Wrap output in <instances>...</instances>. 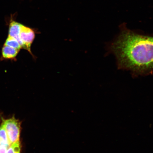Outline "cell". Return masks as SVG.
Wrapping results in <instances>:
<instances>
[{"instance_id":"obj_1","label":"cell","mask_w":153,"mask_h":153,"mask_svg":"<svg viewBox=\"0 0 153 153\" xmlns=\"http://www.w3.org/2000/svg\"><path fill=\"white\" fill-rule=\"evenodd\" d=\"M111 49L120 68L139 74L153 70V37L140 35L126 29L112 44Z\"/></svg>"},{"instance_id":"obj_2","label":"cell","mask_w":153,"mask_h":153,"mask_svg":"<svg viewBox=\"0 0 153 153\" xmlns=\"http://www.w3.org/2000/svg\"><path fill=\"white\" fill-rule=\"evenodd\" d=\"M4 126L10 145L19 141L20 124L15 118L4 120L2 124Z\"/></svg>"},{"instance_id":"obj_3","label":"cell","mask_w":153,"mask_h":153,"mask_svg":"<svg viewBox=\"0 0 153 153\" xmlns=\"http://www.w3.org/2000/svg\"><path fill=\"white\" fill-rule=\"evenodd\" d=\"M34 38L35 33L33 30L32 29L22 24L19 35V43L22 48L32 53L30 48Z\"/></svg>"},{"instance_id":"obj_4","label":"cell","mask_w":153,"mask_h":153,"mask_svg":"<svg viewBox=\"0 0 153 153\" xmlns=\"http://www.w3.org/2000/svg\"><path fill=\"white\" fill-rule=\"evenodd\" d=\"M21 24L14 20H11L9 26L8 36L15 38L19 43Z\"/></svg>"},{"instance_id":"obj_5","label":"cell","mask_w":153,"mask_h":153,"mask_svg":"<svg viewBox=\"0 0 153 153\" xmlns=\"http://www.w3.org/2000/svg\"><path fill=\"white\" fill-rule=\"evenodd\" d=\"M19 51V50L4 45L2 49V56L5 59H14Z\"/></svg>"},{"instance_id":"obj_6","label":"cell","mask_w":153,"mask_h":153,"mask_svg":"<svg viewBox=\"0 0 153 153\" xmlns=\"http://www.w3.org/2000/svg\"><path fill=\"white\" fill-rule=\"evenodd\" d=\"M0 145H4L8 148L10 145L6 131L3 124L0 127Z\"/></svg>"},{"instance_id":"obj_7","label":"cell","mask_w":153,"mask_h":153,"mask_svg":"<svg viewBox=\"0 0 153 153\" xmlns=\"http://www.w3.org/2000/svg\"><path fill=\"white\" fill-rule=\"evenodd\" d=\"M4 45L14 48L19 50L20 51V49L22 48V47L18 40L14 38L9 37V36H8L7 39L6 40Z\"/></svg>"},{"instance_id":"obj_8","label":"cell","mask_w":153,"mask_h":153,"mask_svg":"<svg viewBox=\"0 0 153 153\" xmlns=\"http://www.w3.org/2000/svg\"><path fill=\"white\" fill-rule=\"evenodd\" d=\"M6 153H20V142L11 145L7 149Z\"/></svg>"},{"instance_id":"obj_9","label":"cell","mask_w":153,"mask_h":153,"mask_svg":"<svg viewBox=\"0 0 153 153\" xmlns=\"http://www.w3.org/2000/svg\"><path fill=\"white\" fill-rule=\"evenodd\" d=\"M8 148L4 145H0V153H6Z\"/></svg>"}]
</instances>
